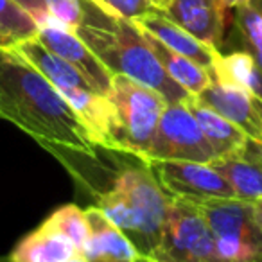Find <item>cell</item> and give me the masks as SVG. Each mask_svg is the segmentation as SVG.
<instances>
[{"mask_svg":"<svg viewBox=\"0 0 262 262\" xmlns=\"http://www.w3.org/2000/svg\"><path fill=\"white\" fill-rule=\"evenodd\" d=\"M0 119L9 120L54 157L97 158V142L58 88L11 49H0Z\"/></svg>","mask_w":262,"mask_h":262,"instance_id":"cell-1","label":"cell"},{"mask_svg":"<svg viewBox=\"0 0 262 262\" xmlns=\"http://www.w3.org/2000/svg\"><path fill=\"white\" fill-rule=\"evenodd\" d=\"M83 20L76 34L88 45L112 76H126L160 92L169 104L190 97L167 76L142 31L122 16L106 11L94 0H81Z\"/></svg>","mask_w":262,"mask_h":262,"instance_id":"cell-2","label":"cell"},{"mask_svg":"<svg viewBox=\"0 0 262 262\" xmlns=\"http://www.w3.org/2000/svg\"><path fill=\"white\" fill-rule=\"evenodd\" d=\"M171 198L153 169L137 158V164L117 172L112 189L97 194L95 205L133 241L147 262L160 241Z\"/></svg>","mask_w":262,"mask_h":262,"instance_id":"cell-3","label":"cell"},{"mask_svg":"<svg viewBox=\"0 0 262 262\" xmlns=\"http://www.w3.org/2000/svg\"><path fill=\"white\" fill-rule=\"evenodd\" d=\"M106 97L115 113L113 149L117 153L140 158L149 147L167 99L160 92L126 76H113Z\"/></svg>","mask_w":262,"mask_h":262,"instance_id":"cell-4","label":"cell"},{"mask_svg":"<svg viewBox=\"0 0 262 262\" xmlns=\"http://www.w3.org/2000/svg\"><path fill=\"white\" fill-rule=\"evenodd\" d=\"M147 262H219L212 230L194 201L171 198L160 241Z\"/></svg>","mask_w":262,"mask_h":262,"instance_id":"cell-5","label":"cell"},{"mask_svg":"<svg viewBox=\"0 0 262 262\" xmlns=\"http://www.w3.org/2000/svg\"><path fill=\"white\" fill-rule=\"evenodd\" d=\"M140 160L149 162H201L212 164L215 153L205 139L198 120L185 102L167 104L153 140Z\"/></svg>","mask_w":262,"mask_h":262,"instance_id":"cell-6","label":"cell"},{"mask_svg":"<svg viewBox=\"0 0 262 262\" xmlns=\"http://www.w3.org/2000/svg\"><path fill=\"white\" fill-rule=\"evenodd\" d=\"M160 185L171 196L189 201H203L212 198H235L230 183L210 164L201 162H149Z\"/></svg>","mask_w":262,"mask_h":262,"instance_id":"cell-7","label":"cell"},{"mask_svg":"<svg viewBox=\"0 0 262 262\" xmlns=\"http://www.w3.org/2000/svg\"><path fill=\"white\" fill-rule=\"evenodd\" d=\"M36 38L45 47L51 49L54 54H58L67 63L76 67L97 94L108 95L113 77L112 72L88 49V45L77 36L76 31L69 29L54 20L47 26L38 27Z\"/></svg>","mask_w":262,"mask_h":262,"instance_id":"cell-8","label":"cell"},{"mask_svg":"<svg viewBox=\"0 0 262 262\" xmlns=\"http://www.w3.org/2000/svg\"><path fill=\"white\" fill-rule=\"evenodd\" d=\"M214 237L239 239L262 253V230L255 219L253 203L239 198H212L194 201Z\"/></svg>","mask_w":262,"mask_h":262,"instance_id":"cell-9","label":"cell"},{"mask_svg":"<svg viewBox=\"0 0 262 262\" xmlns=\"http://www.w3.org/2000/svg\"><path fill=\"white\" fill-rule=\"evenodd\" d=\"M198 97L243 129L250 140L262 144V99L237 86L212 81Z\"/></svg>","mask_w":262,"mask_h":262,"instance_id":"cell-10","label":"cell"},{"mask_svg":"<svg viewBox=\"0 0 262 262\" xmlns=\"http://www.w3.org/2000/svg\"><path fill=\"white\" fill-rule=\"evenodd\" d=\"M90 226L84 257L90 262H146V257L133 244V241L115 226L97 207L84 208Z\"/></svg>","mask_w":262,"mask_h":262,"instance_id":"cell-11","label":"cell"},{"mask_svg":"<svg viewBox=\"0 0 262 262\" xmlns=\"http://www.w3.org/2000/svg\"><path fill=\"white\" fill-rule=\"evenodd\" d=\"M226 11L221 0H174L164 15L200 41L219 51L225 38Z\"/></svg>","mask_w":262,"mask_h":262,"instance_id":"cell-12","label":"cell"},{"mask_svg":"<svg viewBox=\"0 0 262 262\" xmlns=\"http://www.w3.org/2000/svg\"><path fill=\"white\" fill-rule=\"evenodd\" d=\"M212 167L223 174L235 192V198L244 201L262 200V144L250 140L243 151L230 157L215 158Z\"/></svg>","mask_w":262,"mask_h":262,"instance_id":"cell-13","label":"cell"},{"mask_svg":"<svg viewBox=\"0 0 262 262\" xmlns=\"http://www.w3.org/2000/svg\"><path fill=\"white\" fill-rule=\"evenodd\" d=\"M131 22L135 24L137 27H140L142 31H146V33L153 34L155 38H158L162 43L167 45L174 52L192 59V61L205 67L207 70H212L215 58L221 52L217 49L208 47L207 43L200 41L196 36L187 33L185 29H182L178 24H174L171 18H167L160 11H151L147 15L140 16V18L131 20Z\"/></svg>","mask_w":262,"mask_h":262,"instance_id":"cell-14","label":"cell"},{"mask_svg":"<svg viewBox=\"0 0 262 262\" xmlns=\"http://www.w3.org/2000/svg\"><path fill=\"white\" fill-rule=\"evenodd\" d=\"M63 95L70 108L79 115L84 126L90 129L99 147L113 149V126H115V113L113 106L106 95H101L94 90H58Z\"/></svg>","mask_w":262,"mask_h":262,"instance_id":"cell-15","label":"cell"},{"mask_svg":"<svg viewBox=\"0 0 262 262\" xmlns=\"http://www.w3.org/2000/svg\"><path fill=\"white\" fill-rule=\"evenodd\" d=\"M11 51H15L20 58H24L29 65H33L58 90H69V88L94 90L90 86V83L84 79V76L76 67H72L63 58H59L58 54H54L36 36L29 38V40L18 41L16 45H13Z\"/></svg>","mask_w":262,"mask_h":262,"instance_id":"cell-16","label":"cell"},{"mask_svg":"<svg viewBox=\"0 0 262 262\" xmlns=\"http://www.w3.org/2000/svg\"><path fill=\"white\" fill-rule=\"evenodd\" d=\"M185 104L200 124L205 139L208 140V144L214 149L215 158L239 153L250 142V139L243 129H239L226 117H223L221 113H217L210 106L205 104L198 95H190L185 101Z\"/></svg>","mask_w":262,"mask_h":262,"instance_id":"cell-17","label":"cell"},{"mask_svg":"<svg viewBox=\"0 0 262 262\" xmlns=\"http://www.w3.org/2000/svg\"><path fill=\"white\" fill-rule=\"evenodd\" d=\"M79 253L70 239L40 225L18 241L8 257L11 262H61Z\"/></svg>","mask_w":262,"mask_h":262,"instance_id":"cell-18","label":"cell"},{"mask_svg":"<svg viewBox=\"0 0 262 262\" xmlns=\"http://www.w3.org/2000/svg\"><path fill=\"white\" fill-rule=\"evenodd\" d=\"M142 34L146 36L147 43L153 49L155 56L158 58L160 65L164 67L167 76L171 77L174 83H178L185 92H189L190 95H200L201 92L207 90L212 84L214 79H212L210 70H207L205 67L198 65L192 59L174 52L172 49H169L167 45L162 43L158 38H155L153 34L146 33V31H142Z\"/></svg>","mask_w":262,"mask_h":262,"instance_id":"cell-19","label":"cell"},{"mask_svg":"<svg viewBox=\"0 0 262 262\" xmlns=\"http://www.w3.org/2000/svg\"><path fill=\"white\" fill-rule=\"evenodd\" d=\"M210 74L217 83L243 88L262 99V70L248 51H233L230 54L219 52Z\"/></svg>","mask_w":262,"mask_h":262,"instance_id":"cell-20","label":"cell"},{"mask_svg":"<svg viewBox=\"0 0 262 262\" xmlns=\"http://www.w3.org/2000/svg\"><path fill=\"white\" fill-rule=\"evenodd\" d=\"M36 34V20L16 0H0V49H11Z\"/></svg>","mask_w":262,"mask_h":262,"instance_id":"cell-21","label":"cell"},{"mask_svg":"<svg viewBox=\"0 0 262 262\" xmlns=\"http://www.w3.org/2000/svg\"><path fill=\"white\" fill-rule=\"evenodd\" d=\"M41 225L70 239L76 244L77 250L84 255V248H86L88 237H90V226H88V219L83 208L74 203L61 205Z\"/></svg>","mask_w":262,"mask_h":262,"instance_id":"cell-22","label":"cell"},{"mask_svg":"<svg viewBox=\"0 0 262 262\" xmlns=\"http://www.w3.org/2000/svg\"><path fill=\"white\" fill-rule=\"evenodd\" d=\"M235 26L248 51L262 70V0H253L250 6L235 9Z\"/></svg>","mask_w":262,"mask_h":262,"instance_id":"cell-23","label":"cell"},{"mask_svg":"<svg viewBox=\"0 0 262 262\" xmlns=\"http://www.w3.org/2000/svg\"><path fill=\"white\" fill-rule=\"evenodd\" d=\"M51 16L61 26L76 31L83 20L81 0H45Z\"/></svg>","mask_w":262,"mask_h":262,"instance_id":"cell-24","label":"cell"},{"mask_svg":"<svg viewBox=\"0 0 262 262\" xmlns=\"http://www.w3.org/2000/svg\"><path fill=\"white\" fill-rule=\"evenodd\" d=\"M106 11L115 13L126 20H137L147 13L155 11L149 0H94Z\"/></svg>","mask_w":262,"mask_h":262,"instance_id":"cell-25","label":"cell"},{"mask_svg":"<svg viewBox=\"0 0 262 262\" xmlns=\"http://www.w3.org/2000/svg\"><path fill=\"white\" fill-rule=\"evenodd\" d=\"M34 20H36L38 27L41 26H47V24L54 22V18L51 16L47 9V4H45V0H16Z\"/></svg>","mask_w":262,"mask_h":262,"instance_id":"cell-26","label":"cell"},{"mask_svg":"<svg viewBox=\"0 0 262 262\" xmlns=\"http://www.w3.org/2000/svg\"><path fill=\"white\" fill-rule=\"evenodd\" d=\"M221 2L226 9H241L244 6H250L253 0H221Z\"/></svg>","mask_w":262,"mask_h":262,"instance_id":"cell-27","label":"cell"},{"mask_svg":"<svg viewBox=\"0 0 262 262\" xmlns=\"http://www.w3.org/2000/svg\"><path fill=\"white\" fill-rule=\"evenodd\" d=\"M151 6H153L155 11H160V13H167V9L172 6L174 0H149Z\"/></svg>","mask_w":262,"mask_h":262,"instance_id":"cell-28","label":"cell"},{"mask_svg":"<svg viewBox=\"0 0 262 262\" xmlns=\"http://www.w3.org/2000/svg\"><path fill=\"white\" fill-rule=\"evenodd\" d=\"M253 212H255V219H257L258 228L262 230V200H258L253 203Z\"/></svg>","mask_w":262,"mask_h":262,"instance_id":"cell-29","label":"cell"},{"mask_svg":"<svg viewBox=\"0 0 262 262\" xmlns=\"http://www.w3.org/2000/svg\"><path fill=\"white\" fill-rule=\"evenodd\" d=\"M61 262H90V260H88L83 253H79V255H74V257H70V258H65V260H61Z\"/></svg>","mask_w":262,"mask_h":262,"instance_id":"cell-30","label":"cell"},{"mask_svg":"<svg viewBox=\"0 0 262 262\" xmlns=\"http://www.w3.org/2000/svg\"><path fill=\"white\" fill-rule=\"evenodd\" d=\"M0 262H11V260H9V257H0Z\"/></svg>","mask_w":262,"mask_h":262,"instance_id":"cell-31","label":"cell"},{"mask_svg":"<svg viewBox=\"0 0 262 262\" xmlns=\"http://www.w3.org/2000/svg\"><path fill=\"white\" fill-rule=\"evenodd\" d=\"M255 262H262V260H255Z\"/></svg>","mask_w":262,"mask_h":262,"instance_id":"cell-32","label":"cell"}]
</instances>
